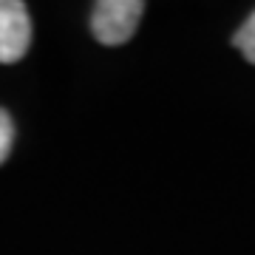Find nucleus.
I'll list each match as a JSON object with an SVG mask.
<instances>
[{
    "mask_svg": "<svg viewBox=\"0 0 255 255\" xmlns=\"http://www.w3.org/2000/svg\"><path fill=\"white\" fill-rule=\"evenodd\" d=\"M142 14V0H100L91 14V31L102 46H122L133 37Z\"/></svg>",
    "mask_w": 255,
    "mask_h": 255,
    "instance_id": "1",
    "label": "nucleus"
},
{
    "mask_svg": "<svg viewBox=\"0 0 255 255\" xmlns=\"http://www.w3.org/2000/svg\"><path fill=\"white\" fill-rule=\"evenodd\" d=\"M31 46V17L26 3L0 0V63L9 65L26 57Z\"/></svg>",
    "mask_w": 255,
    "mask_h": 255,
    "instance_id": "2",
    "label": "nucleus"
},
{
    "mask_svg": "<svg viewBox=\"0 0 255 255\" xmlns=\"http://www.w3.org/2000/svg\"><path fill=\"white\" fill-rule=\"evenodd\" d=\"M233 43H236V48L241 51V54L250 60V63L255 65V11L247 17V23L236 31V37H233Z\"/></svg>",
    "mask_w": 255,
    "mask_h": 255,
    "instance_id": "3",
    "label": "nucleus"
},
{
    "mask_svg": "<svg viewBox=\"0 0 255 255\" xmlns=\"http://www.w3.org/2000/svg\"><path fill=\"white\" fill-rule=\"evenodd\" d=\"M11 142H14V125H11L9 111L0 108V164L9 159V153H11Z\"/></svg>",
    "mask_w": 255,
    "mask_h": 255,
    "instance_id": "4",
    "label": "nucleus"
}]
</instances>
